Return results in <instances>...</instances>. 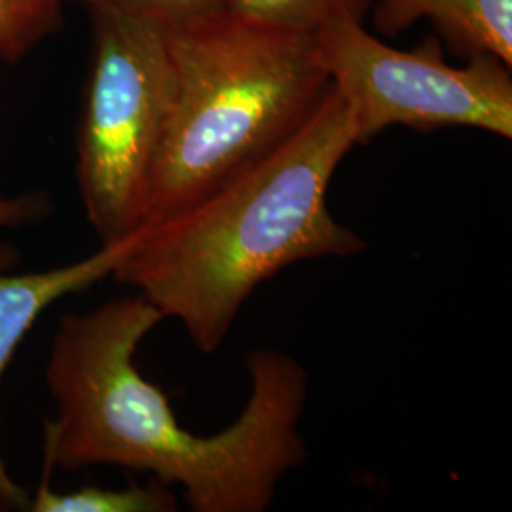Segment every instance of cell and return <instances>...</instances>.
<instances>
[{"instance_id":"1","label":"cell","mask_w":512,"mask_h":512,"mask_svg":"<svg viewBox=\"0 0 512 512\" xmlns=\"http://www.w3.org/2000/svg\"><path fill=\"white\" fill-rule=\"evenodd\" d=\"M162 321L141 294L61 319L46 363L57 408L44 433L46 471L118 465L179 484L192 511H266L283 476L308 456L298 431L308 372L281 351H255L238 420L217 435H194L133 361Z\"/></svg>"},{"instance_id":"2","label":"cell","mask_w":512,"mask_h":512,"mask_svg":"<svg viewBox=\"0 0 512 512\" xmlns=\"http://www.w3.org/2000/svg\"><path fill=\"white\" fill-rule=\"evenodd\" d=\"M357 147L330 86L308 122L268 158L200 202L129 236L110 277L177 319L203 353L222 346L264 281L302 260L351 256L365 239L330 213V181Z\"/></svg>"},{"instance_id":"3","label":"cell","mask_w":512,"mask_h":512,"mask_svg":"<svg viewBox=\"0 0 512 512\" xmlns=\"http://www.w3.org/2000/svg\"><path fill=\"white\" fill-rule=\"evenodd\" d=\"M167 37L177 92L148 175L141 228L268 158L330 90L311 33L228 10Z\"/></svg>"},{"instance_id":"4","label":"cell","mask_w":512,"mask_h":512,"mask_svg":"<svg viewBox=\"0 0 512 512\" xmlns=\"http://www.w3.org/2000/svg\"><path fill=\"white\" fill-rule=\"evenodd\" d=\"M90 71L76 133V181L101 245L141 228L148 175L177 92L164 31L92 16Z\"/></svg>"},{"instance_id":"5","label":"cell","mask_w":512,"mask_h":512,"mask_svg":"<svg viewBox=\"0 0 512 512\" xmlns=\"http://www.w3.org/2000/svg\"><path fill=\"white\" fill-rule=\"evenodd\" d=\"M311 37L348 109L357 145L393 126L473 128L511 139V65L494 55L452 65L437 35L404 52L366 31L365 21L348 18L330 21Z\"/></svg>"},{"instance_id":"6","label":"cell","mask_w":512,"mask_h":512,"mask_svg":"<svg viewBox=\"0 0 512 512\" xmlns=\"http://www.w3.org/2000/svg\"><path fill=\"white\" fill-rule=\"evenodd\" d=\"M129 238L101 245L92 256L46 272L12 274L18 251L0 243V380L16 349L35 327L38 317L69 294L82 293L110 277L128 247ZM27 492L16 484L0 458V511L23 509Z\"/></svg>"},{"instance_id":"7","label":"cell","mask_w":512,"mask_h":512,"mask_svg":"<svg viewBox=\"0 0 512 512\" xmlns=\"http://www.w3.org/2000/svg\"><path fill=\"white\" fill-rule=\"evenodd\" d=\"M370 14L378 35L397 37L427 19L446 50L512 67V0H376Z\"/></svg>"},{"instance_id":"8","label":"cell","mask_w":512,"mask_h":512,"mask_svg":"<svg viewBox=\"0 0 512 512\" xmlns=\"http://www.w3.org/2000/svg\"><path fill=\"white\" fill-rule=\"evenodd\" d=\"M27 509L33 512H169L177 511V499L162 480L147 486L131 484L128 488L82 486L69 494L54 492L48 476L42 478Z\"/></svg>"},{"instance_id":"9","label":"cell","mask_w":512,"mask_h":512,"mask_svg":"<svg viewBox=\"0 0 512 512\" xmlns=\"http://www.w3.org/2000/svg\"><path fill=\"white\" fill-rule=\"evenodd\" d=\"M376 0H230L228 10L268 25L313 33L334 19L365 21Z\"/></svg>"},{"instance_id":"10","label":"cell","mask_w":512,"mask_h":512,"mask_svg":"<svg viewBox=\"0 0 512 512\" xmlns=\"http://www.w3.org/2000/svg\"><path fill=\"white\" fill-rule=\"evenodd\" d=\"M65 0H0V63L18 65L63 27Z\"/></svg>"},{"instance_id":"11","label":"cell","mask_w":512,"mask_h":512,"mask_svg":"<svg viewBox=\"0 0 512 512\" xmlns=\"http://www.w3.org/2000/svg\"><path fill=\"white\" fill-rule=\"evenodd\" d=\"M90 16L145 23L165 35L228 12L230 0H78Z\"/></svg>"},{"instance_id":"12","label":"cell","mask_w":512,"mask_h":512,"mask_svg":"<svg viewBox=\"0 0 512 512\" xmlns=\"http://www.w3.org/2000/svg\"><path fill=\"white\" fill-rule=\"evenodd\" d=\"M50 211V200L40 194H21V196H0V228H18L44 219Z\"/></svg>"}]
</instances>
